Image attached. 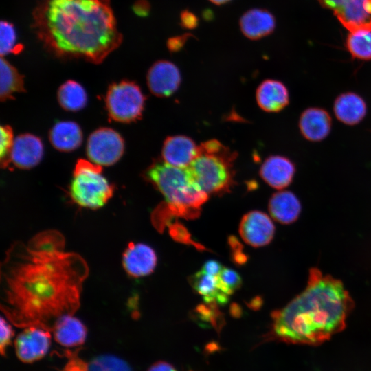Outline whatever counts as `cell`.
Wrapping results in <instances>:
<instances>
[{
  "label": "cell",
  "mask_w": 371,
  "mask_h": 371,
  "mask_svg": "<svg viewBox=\"0 0 371 371\" xmlns=\"http://www.w3.org/2000/svg\"><path fill=\"white\" fill-rule=\"evenodd\" d=\"M52 146L57 150L69 152L78 148L82 144V131L74 122L62 121L55 124L49 135Z\"/></svg>",
  "instance_id": "603a6c76"
},
{
  "label": "cell",
  "mask_w": 371,
  "mask_h": 371,
  "mask_svg": "<svg viewBox=\"0 0 371 371\" xmlns=\"http://www.w3.org/2000/svg\"><path fill=\"white\" fill-rule=\"evenodd\" d=\"M170 234L176 240L192 244L186 229L179 223H175L170 227Z\"/></svg>",
  "instance_id": "836d02e7"
},
{
  "label": "cell",
  "mask_w": 371,
  "mask_h": 371,
  "mask_svg": "<svg viewBox=\"0 0 371 371\" xmlns=\"http://www.w3.org/2000/svg\"><path fill=\"white\" fill-rule=\"evenodd\" d=\"M147 371H177L170 363L164 361H158L152 364Z\"/></svg>",
  "instance_id": "8d00e7d4"
},
{
  "label": "cell",
  "mask_w": 371,
  "mask_h": 371,
  "mask_svg": "<svg viewBox=\"0 0 371 371\" xmlns=\"http://www.w3.org/2000/svg\"><path fill=\"white\" fill-rule=\"evenodd\" d=\"M346 48L353 58L371 60V31L350 32L346 38Z\"/></svg>",
  "instance_id": "4316f807"
},
{
  "label": "cell",
  "mask_w": 371,
  "mask_h": 371,
  "mask_svg": "<svg viewBox=\"0 0 371 371\" xmlns=\"http://www.w3.org/2000/svg\"><path fill=\"white\" fill-rule=\"evenodd\" d=\"M294 163L282 155H271L262 163L260 168V177L269 186L282 190L289 186L295 173Z\"/></svg>",
  "instance_id": "9a60e30c"
},
{
  "label": "cell",
  "mask_w": 371,
  "mask_h": 371,
  "mask_svg": "<svg viewBox=\"0 0 371 371\" xmlns=\"http://www.w3.org/2000/svg\"><path fill=\"white\" fill-rule=\"evenodd\" d=\"M101 173L100 165L82 159L77 161L69 187V194L75 203L94 210L108 202L114 188Z\"/></svg>",
  "instance_id": "8992f818"
},
{
  "label": "cell",
  "mask_w": 371,
  "mask_h": 371,
  "mask_svg": "<svg viewBox=\"0 0 371 371\" xmlns=\"http://www.w3.org/2000/svg\"><path fill=\"white\" fill-rule=\"evenodd\" d=\"M190 371H193V370H190Z\"/></svg>",
  "instance_id": "ab89813d"
},
{
  "label": "cell",
  "mask_w": 371,
  "mask_h": 371,
  "mask_svg": "<svg viewBox=\"0 0 371 371\" xmlns=\"http://www.w3.org/2000/svg\"><path fill=\"white\" fill-rule=\"evenodd\" d=\"M87 371H132L123 359L112 355L98 356L87 363Z\"/></svg>",
  "instance_id": "83f0119b"
},
{
  "label": "cell",
  "mask_w": 371,
  "mask_h": 371,
  "mask_svg": "<svg viewBox=\"0 0 371 371\" xmlns=\"http://www.w3.org/2000/svg\"><path fill=\"white\" fill-rule=\"evenodd\" d=\"M124 140L120 135L109 128L93 132L87 144V154L90 160L100 166H111L122 156Z\"/></svg>",
  "instance_id": "9c48e42d"
},
{
  "label": "cell",
  "mask_w": 371,
  "mask_h": 371,
  "mask_svg": "<svg viewBox=\"0 0 371 371\" xmlns=\"http://www.w3.org/2000/svg\"><path fill=\"white\" fill-rule=\"evenodd\" d=\"M354 306L341 281L311 268L302 292L271 313L272 322L262 343L319 345L345 328Z\"/></svg>",
  "instance_id": "3957f363"
},
{
  "label": "cell",
  "mask_w": 371,
  "mask_h": 371,
  "mask_svg": "<svg viewBox=\"0 0 371 371\" xmlns=\"http://www.w3.org/2000/svg\"><path fill=\"white\" fill-rule=\"evenodd\" d=\"M57 98L61 107L70 111L81 110L87 102L85 89L74 80H68L59 87Z\"/></svg>",
  "instance_id": "d4e9b609"
},
{
  "label": "cell",
  "mask_w": 371,
  "mask_h": 371,
  "mask_svg": "<svg viewBox=\"0 0 371 371\" xmlns=\"http://www.w3.org/2000/svg\"><path fill=\"white\" fill-rule=\"evenodd\" d=\"M302 210L298 198L290 191L274 193L269 202V211L271 217L282 224L295 221Z\"/></svg>",
  "instance_id": "7402d4cb"
},
{
  "label": "cell",
  "mask_w": 371,
  "mask_h": 371,
  "mask_svg": "<svg viewBox=\"0 0 371 371\" xmlns=\"http://www.w3.org/2000/svg\"><path fill=\"white\" fill-rule=\"evenodd\" d=\"M274 232L275 227L269 216L258 210L245 214L239 225V233L243 240L254 247L269 244Z\"/></svg>",
  "instance_id": "8fae6325"
},
{
  "label": "cell",
  "mask_w": 371,
  "mask_h": 371,
  "mask_svg": "<svg viewBox=\"0 0 371 371\" xmlns=\"http://www.w3.org/2000/svg\"><path fill=\"white\" fill-rule=\"evenodd\" d=\"M223 268L221 264L218 261L210 260L203 264L201 270L209 275L217 276Z\"/></svg>",
  "instance_id": "d590c367"
},
{
  "label": "cell",
  "mask_w": 371,
  "mask_h": 371,
  "mask_svg": "<svg viewBox=\"0 0 371 371\" xmlns=\"http://www.w3.org/2000/svg\"><path fill=\"white\" fill-rule=\"evenodd\" d=\"M56 230L38 233L26 244L16 242L1 265V309L20 328L35 326L52 331L56 320L80 307L89 273L85 259L65 251Z\"/></svg>",
  "instance_id": "6da1fadb"
},
{
  "label": "cell",
  "mask_w": 371,
  "mask_h": 371,
  "mask_svg": "<svg viewBox=\"0 0 371 371\" xmlns=\"http://www.w3.org/2000/svg\"><path fill=\"white\" fill-rule=\"evenodd\" d=\"M33 18L38 38L58 56L98 64L122 42L109 0H43Z\"/></svg>",
  "instance_id": "7a4b0ae2"
},
{
  "label": "cell",
  "mask_w": 371,
  "mask_h": 371,
  "mask_svg": "<svg viewBox=\"0 0 371 371\" xmlns=\"http://www.w3.org/2000/svg\"><path fill=\"white\" fill-rule=\"evenodd\" d=\"M154 249L144 243H128L122 255V265L126 273L134 278L150 274L157 265Z\"/></svg>",
  "instance_id": "4fadbf2b"
},
{
  "label": "cell",
  "mask_w": 371,
  "mask_h": 371,
  "mask_svg": "<svg viewBox=\"0 0 371 371\" xmlns=\"http://www.w3.org/2000/svg\"><path fill=\"white\" fill-rule=\"evenodd\" d=\"M189 281L194 291L203 297L205 302H216L225 304L227 302L229 295L219 289L217 276L209 275L201 270L192 275Z\"/></svg>",
  "instance_id": "cb8c5ba5"
},
{
  "label": "cell",
  "mask_w": 371,
  "mask_h": 371,
  "mask_svg": "<svg viewBox=\"0 0 371 371\" xmlns=\"http://www.w3.org/2000/svg\"><path fill=\"white\" fill-rule=\"evenodd\" d=\"M256 98L259 107L269 113H276L284 109L289 103V93L282 82L267 79L257 88Z\"/></svg>",
  "instance_id": "ac0fdd59"
},
{
  "label": "cell",
  "mask_w": 371,
  "mask_h": 371,
  "mask_svg": "<svg viewBox=\"0 0 371 371\" xmlns=\"http://www.w3.org/2000/svg\"><path fill=\"white\" fill-rule=\"evenodd\" d=\"M239 26L245 37L251 40H258L273 32L276 20L268 10L252 8L241 16Z\"/></svg>",
  "instance_id": "d6986e66"
},
{
  "label": "cell",
  "mask_w": 371,
  "mask_h": 371,
  "mask_svg": "<svg viewBox=\"0 0 371 371\" xmlns=\"http://www.w3.org/2000/svg\"><path fill=\"white\" fill-rule=\"evenodd\" d=\"M55 341L64 347L82 345L87 337V328L82 322L73 315L58 317L52 328Z\"/></svg>",
  "instance_id": "ffe728a7"
},
{
  "label": "cell",
  "mask_w": 371,
  "mask_h": 371,
  "mask_svg": "<svg viewBox=\"0 0 371 371\" xmlns=\"http://www.w3.org/2000/svg\"><path fill=\"white\" fill-rule=\"evenodd\" d=\"M350 32L371 31V0H317Z\"/></svg>",
  "instance_id": "ba28073f"
},
{
  "label": "cell",
  "mask_w": 371,
  "mask_h": 371,
  "mask_svg": "<svg viewBox=\"0 0 371 371\" xmlns=\"http://www.w3.org/2000/svg\"><path fill=\"white\" fill-rule=\"evenodd\" d=\"M23 45L17 40L13 25L7 21H1L0 52L1 56L8 54H19L23 50Z\"/></svg>",
  "instance_id": "f1b7e54d"
},
{
  "label": "cell",
  "mask_w": 371,
  "mask_h": 371,
  "mask_svg": "<svg viewBox=\"0 0 371 371\" xmlns=\"http://www.w3.org/2000/svg\"><path fill=\"white\" fill-rule=\"evenodd\" d=\"M105 102L112 120L128 123L137 120L142 115L145 97L137 84L124 80L109 87Z\"/></svg>",
  "instance_id": "52a82bcc"
},
{
  "label": "cell",
  "mask_w": 371,
  "mask_h": 371,
  "mask_svg": "<svg viewBox=\"0 0 371 371\" xmlns=\"http://www.w3.org/2000/svg\"><path fill=\"white\" fill-rule=\"evenodd\" d=\"M14 336V330L10 324L3 317H1V353L3 356L5 355L8 346L10 345L12 338Z\"/></svg>",
  "instance_id": "1f68e13d"
},
{
  "label": "cell",
  "mask_w": 371,
  "mask_h": 371,
  "mask_svg": "<svg viewBox=\"0 0 371 371\" xmlns=\"http://www.w3.org/2000/svg\"><path fill=\"white\" fill-rule=\"evenodd\" d=\"M147 85L150 92L158 97H169L179 87L181 76L173 63L161 60L155 62L147 74Z\"/></svg>",
  "instance_id": "7c38bea8"
},
{
  "label": "cell",
  "mask_w": 371,
  "mask_h": 371,
  "mask_svg": "<svg viewBox=\"0 0 371 371\" xmlns=\"http://www.w3.org/2000/svg\"><path fill=\"white\" fill-rule=\"evenodd\" d=\"M299 128L302 135L310 142H320L330 133L332 118L324 109L310 107L305 109L299 119Z\"/></svg>",
  "instance_id": "e0dca14e"
},
{
  "label": "cell",
  "mask_w": 371,
  "mask_h": 371,
  "mask_svg": "<svg viewBox=\"0 0 371 371\" xmlns=\"http://www.w3.org/2000/svg\"><path fill=\"white\" fill-rule=\"evenodd\" d=\"M192 36L193 35L191 34H185L171 37L167 41V47L171 52H177L181 49L187 42V40Z\"/></svg>",
  "instance_id": "e575fe53"
},
{
  "label": "cell",
  "mask_w": 371,
  "mask_h": 371,
  "mask_svg": "<svg viewBox=\"0 0 371 371\" xmlns=\"http://www.w3.org/2000/svg\"><path fill=\"white\" fill-rule=\"evenodd\" d=\"M137 14H141L142 15H145L148 14V3L145 1H141L137 3V9L135 10Z\"/></svg>",
  "instance_id": "74e56055"
},
{
  "label": "cell",
  "mask_w": 371,
  "mask_h": 371,
  "mask_svg": "<svg viewBox=\"0 0 371 371\" xmlns=\"http://www.w3.org/2000/svg\"><path fill=\"white\" fill-rule=\"evenodd\" d=\"M199 145L189 137L178 135L168 137L162 146L161 157L166 163L187 168L198 153Z\"/></svg>",
  "instance_id": "5bb4252c"
},
{
  "label": "cell",
  "mask_w": 371,
  "mask_h": 371,
  "mask_svg": "<svg viewBox=\"0 0 371 371\" xmlns=\"http://www.w3.org/2000/svg\"><path fill=\"white\" fill-rule=\"evenodd\" d=\"M0 98L1 101L14 98L16 92H24L23 77L5 59L1 58Z\"/></svg>",
  "instance_id": "484cf974"
},
{
  "label": "cell",
  "mask_w": 371,
  "mask_h": 371,
  "mask_svg": "<svg viewBox=\"0 0 371 371\" xmlns=\"http://www.w3.org/2000/svg\"><path fill=\"white\" fill-rule=\"evenodd\" d=\"M43 155V146L40 138L30 133H25L14 139L10 160L19 168L30 169L41 161Z\"/></svg>",
  "instance_id": "2e32d148"
},
{
  "label": "cell",
  "mask_w": 371,
  "mask_h": 371,
  "mask_svg": "<svg viewBox=\"0 0 371 371\" xmlns=\"http://www.w3.org/2000/svg\"><path fill=\"white\" fill-rule=\"evenodd\" d=\"M335 115L341 122L353 126L365 117L367 106L365 100L354 92H345L339 95L333 104Z\"/></svg>",
  "instance_id": "44dd1931"
},
{
  "label": "cell",
  "mask_w": 371,
  "mask_h": 371,
  "mask_svg": "<svg viewBox=\"0 0 371 371\" xmlns=\"http://www.w3.org/2000/svg\"><path fill=\"white\" fill-rule=\"evenodd\" d=\"M209 1L216 5H224L229 2L232 0H209Z\"/></svg>",
  "instance_id": "f35d334b"
},
{
  "label": "cell",
  "mask_w": 371,
  "mask_h": 371,
  "mask_svg": "<svg viewBox=\"0 0 371 371\" xmlns=\"http://www.w3.org/2000/svg\"><path fill=\"white\" fill-rule=\"evenodd\" d=\"M237 153L216 139L199 145L198 153L188 166L203 191L210 194L229 192L235 184Z\"/></svg>",
  "instance_id": "5b68a950"
},
{
  "label": "cell",
  "mask_w": 371,
  "mask_h": 371,
  "mask_svg": "<svg viewBox=\"0 0 371 371\" xmlns=\"http://www.w3.org/2000/svg\"><path fill=\"white\" fill-rule=\"evenodd\" d=\"M144 177L163 195L165 203L157 210L166 219L170 216L196 218L209 198L188 167H176L159 159L147 168Z\"/></svg>",
  "instance_id": "277c9868"
},
{
  "label": "cell",
  "mask_w": 371,
  "mask_h": 371,
  "mask_svg": "<svg viewBox=\"0 0 371 371\" xmlns=\"http://www.w3.org/2000/svg\"><path fill=\"white\" fill-rule=\"evenodd\" d=\"M180 22L181 27L191 30L198 26L199 19L192 12L186 10L181 12Z\"/></svg>",
  "instance_id": "d6a6232c"
},
{
  "label": "cell",
  "mask_w": 371,
  "mask_h": 371,
  "mask_svg": "<svg viewBox=\"0 0 371 371\" xmlns=\"http://www.w3.org/2000/svg\"><path fill=\"white\" fill-rule=\"evenodd\" d=\"M51 344L50 330L40 326L24 328L14 341L17 357L23 363H30L42 359Z\"/></svg>",
  "instance_id": "30bf717a"
},
{
  "label": "cell",
  "mask_w": 371,
  "mask_h": 371,
  "mask_svg": "<svg viewBox=\"0 0 371 371\" xmlns=\"http://www.w3.org/2000/svg\"><path fill=\"white\" fill-rule=\"evenodd\" d=\"M12 128L9 126H1L0 159L2 168L7 167L10 160V153L14 143Z\"/></svg>",
  "instance_id": "4dcf8cb0"
},
{
  "label": "cell",
  "mask_w": 371,
  "mask_h": 371,
  "mask_svg": "<svg viewBox=\"0 0 371 371\" xmlns=\"http://www.w3.org/2000/svg\"><path fill=\"white\" fill-rule=\"evenodd\" d=\"M217 278L219 289L227 295L232 294L242 284L239 274L229 268L223 267Z\"/></svg>",
  "instance_id": "f546056e"
}]
</instances>
